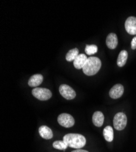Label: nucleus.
I'll use <instances>...</instances> for the list:
<instances>
[{"mask_svg": "<svg viewBox=\"0 0 136 152\" xmlns=\"http://www.w3.org/2000/svg\"><path fill=\"white\" fill-rule=\"evenodd\" d=\"M131 48L132 49L134 50L136 49V36H135L131 42Z\"/></svg>", "mask_w": 136, "mask_h": 152, "instance_id": "nucleus-19", "label": "nucleus"}, {"mask_svg": "<svg viewBox=\"0 0 136 152\" xmlns=\"http://www.w3.org/2000/svg\"><path fill=\"white\" fill-rule=\"evenodd\" d=\"M59 93L62 96L67 100H72L76 97L75 90L66 84H62L59 86Z\"/></svg>", "mask_w": 136, "mask_h": 152, "instance_id": "nucleus-6", "label": "nucleus"}, {"mask_svg": "<svg viewBox=\"0 0 136 152\" xmlns=\"http://www.w3.org/2000/svg\"><path fill=\"white\" fill-rule=\"evenodd\" d=\"M32 95L37 99L42 101L48 100L52 97L51 91L44 88H35L32 91Z\"/></svg>", "mask_w": 136, "mask_h": 152, "instance_id": "nucleus-4", "label": "nucleus"}, {"mask_svg": "<svg viewBox=\"0 0 136 152\" xmlns=\"http://www.w3.org/2000/svg\"><path fill=\"white\" fill-rule=\"evenodd\" d=\"M79 55V50L78 48H74L67 53L65 56V58L68 61H72L75 60L77 56Z\"/></svg>", "mask_w": 136, "mask_h": 152, "instance_id": "nucleus-16", "label": "nucleus"}, {"mask_svg": "<svg viewBox=\"0 0 136 152\" xmlns=\"http://www.w3.org/2000/svg\"><path fill=\"white\" fill-rule=\"evenodd\" d=\"M103 136L106 141L107 142H112L114 139V130L110 126H107L104 129Z\"/></svg>", "mask_w": 136, "mask_h": 152, "instance_id": "nucleus-15", "label": "nucleus"}, {"mask_svg": "<svg viewBox=\"0 0 136 152\" xmlns=\"http://www.w3.org/2000/svg\"><path fill=\"white\" fill-rule=\"evenodd\" d=\"M106 46L110 49H114L118 45V38L115 34L110 33L106 38Z\"/></svg>", "mask_w": 136, "mask_h": 152, "instance_id": "nucleus-9", "label": "nucleus"}, {"mask_svg": "<svg viewBox=\"0 0 136 152\" xmlns=\"http://www.w3.org/2000/svg\"><path fill=\"white\" fill-rule=\"evenodd\" d=\"M101 67V61L96 57H90L86 61L82 68L83 72L87 75L92 76L95 75Z\"/></svg>", "mask_w": 136, "mask_h": 152, "instance_id": "nucleus-2", "label": "nucleus"}, {"mask_svg": "<svg viewBox=\"0 0 136 152\" xmlns=\"http://www.w3.org/2000/svg\"><path fill=\"white\" fill-rule=\"evenodd\" d=\"M43 80V75L37 74L32 75L28 80V85L31 87H37L39 86Z\"/></svg>", "mask_w": 136, "mask_h": 152, "instance_id": "nucleus-10", "label": "nucleus"}, {"mask_svg": "<svg viewBox=\"0 0 136 152\" xmlns=\"http://www.w3.org/2000/svg\"><path fill=\"white\" fill-rule=\"evenodd\" d=\"M53 147L56 149L65 150L68 146L65 144V142L63 141H56L53 142Z\"/></svg>", "mask_w": 136, "mask_h": 152, "instance_id": "nucleus-18", "label": "nucleus"}, {"mask_svg": "<svg viewBox=\"0 0 136 152\" xmlns=\"http://www.w3.org/2000/svg\"><path fill=\"white\" fill-rule=\"evenodd\" d=\"M124 93V87L121 84L115 85L109 91V96L113 99H117L121 97Z\"/></svg>", "mask_w": 136, "mask_h": 152, "instance_id": "nucleus-8", "label": "nucleus"}, {"mask_svg": "<svg viewBox=\"0 0 136 152\" xmlns=\"http://www.w3.org/2000/svg\"><path fill=\"white\" fill-rule=\"evenodd\" d=\"M104 120V116L102 112L96 111L93 113L92 116V122L93 124L98 127H100L103 124Z\"/></svg>", "mask_w": 136, "mask_h": 152, "instance_id": "nucleus-11", "label": "nucleus"}, {"mask_svg": "<svg viewBox=\"0 0 136 152\" xmlns=\"http://www.w3.org/2000/svg\"><path fill=\"white\" fill-rule=\"evenodd\" d=\"M63 141L68 147L76 149L82 148L86 144L85 137L81 134L76 133L65 134L63 137Z\"/></svg>", "mask_w": 136, "mask_h": 152, "instance_id": "nucleus-1", "label": "nucleus"}, {"mask_svg": "<svg viewBox=\"0 0 136 152\" xmlns=\"http://www.w3.org/2000/svg\"><path fill=\"white\" fill-rule=\"evenodd\" d=\"M88 58L84 54H79L75 60L73 61V65L76 69H82L84 65L85 64L86 61H87Z\"/></svg>", "mask_w": 136, "mask_h": 152, "instance_id": "nucleus-12", "label": "nucleus"}, {"mask_svg": "<svg viewBox=\"0 0 136 152\" xmlns=\"http://www.w3.org/2000/svg\"><path fill=\"white\" fill-rule=\"evenodd\" d=\"M57 122L65 128H70L75 124V119L73 117L67 113H62L57 118Z\"/></svg>", "mask_w": 136, "mask_h": 152, "instance_id": "nucleus-5", "label": "nucleus"}, {"mask_svg": "<svg viewBox=\"0 0 136 152\" xmlns=\"http://www.w3.org/2000/svg\"><path fill=\"white\" fill-rule=\"evenodd\" d=\"M125 29L130 35H136V17H129L125 23Z\"/></svg>", "mask_w": 136, "mask_h": 152, "instance_id": "nucleus-7", "label": "nucleus"}, {"mask_svg": "<svg viewBox=\"0 0 136 152\" xmlns=\"http://www.w3.org/2000/svg\"><path fill=\"white\" fill-rule=\"evenodd\" d=\"M128 54L126 50H121L117 58V65L119 67H123L126 64L128 59Z\"/></svg>", "mask_w": 136, "mask_h": 152, "instance_id": "nucleus-14", "label": "nucleus"}, {"mask_svg": "<svg viewBox=\"0 0 136 152\" xmlns=\"http://www.w3.org/2000/svg\"><path fill=\"white\" fill-rule=\"evenodd\" d=\"M98 51V47L95 45H87L85 48V52L87 55L95 54Z\"/></svg>", "mask_w": 136, "mask_h": 152, "instance_id": "nucleus-17", "label": "nucleus"}, {"mask_svg": "<svg viewBox=\"0 0 136 152\" xmlns=\"http://www.w3.org/2000/svg\"><path fill=\"white\" fill-rule=\"evenodd\" d=\"M40 136L45 139H50L53 137V133L51 129L46 125H42L39 129Z\"/></svg>", "mask_w": 136, "mask_h": 152, "instance_id": "nucleus-13", "label": "nucleus"}, {"mask_svg": "<svg viewBox=\"0 0 136 152\" xmlns=\"http://www.w3.org/2000/svg\"><path fill=\"white\" fill-rule=\"evenodd\" d=\"M114 128L118 131L124 129L127 124V117L125 114L120 112L115 115L113 120Z\"/></svg>", "mask_w": 136, "mask_h": 152, "instance_id": "nucleus-3", "label": "nucleus"}, {"mask_svg": "<svg viewBox=\"0 0 136 152\" xmlns=\"http://www.w3.org/2000/svg\"><path fill=\"white\" fill-rule=\"evenodd\" d=\"M71 152H89V151H87V150H82V149H76L75 150L72 151Z\"/></svg>", "mask_w": 136, "mask_h": 152, "instance_id": "nucleus-20", "label": "nucleus"}]
</instances>
